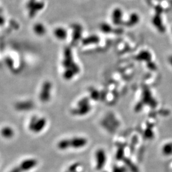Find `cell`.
Wrapping results in <instances>:
<instances>
[{
  "label": "cell",
  "mask_w": 172,
  "mask_h": 172,
  "mask_svg": "<svg viewBox=\"0 0 172 172\" xmlns=\"http://www.w3.org/2000/svg\"><path fill=\"white\" fill-rule=\"evenodd\" d=\"M52 87V83L50 81H45L43 83L40 93L39 94V98L40 101L42 102H47L50 100Z\"/></svg>",
  "instance_id": "6da1fadb"
},
{
  "label": "cell",
  "mask_w": 172,
  "mask_h": 172,
  "mask_svg": "<svg viewBox=\"0 0 172 172\" xmlns=\"http://www.w3.org/2000/svg\"><path fill=\"white\" fill-rule=\"evenodd\" d=\"M91 109V106L90 104H88L82 107H77L76 109L72 111V112L76 115L84 116L90 112Z\"/></svg>",
  "instance_id": "52a82bcc"
},
{
  "label": "cell",
  "mask_w": 172,
  "mask_h": 172,
  "mask_svg": "<svg viewBox=\"0 0 172 172\" xmlns=\"http://www.w3.org/2000/svg\"><path fill=\"white\" fill-rule=\"evenodd\" d=\"M47 124V120L45 117H38L34 126L32 132L38 134L42 131Z\"/></svg>",
  "instance_id": "5b68a950"
},
{
  "label": "cell",
  "mask_w": 172,
  "mask_h": 172,
  "mask_svg": "<svg viewBox=\"0 0 172 172\" xmlns=\"http://www.w3.org/2000/svg\"><path fill=\"white\" fill-rule=\"evenodd\" d=\"M68 142H69V147L75 148V149H79L85 146H86L88 144V140L87 139L84 137H74L72 138L68 139Z\"/></svg>",
  "instance_id": "3957f363"
},
{
  "label": "cell",
  "mask_w": 172,
  "mask_h": 172,
  "mask_svg": "<svg viewBox=\"0 0 172 172\" xmlns=\"http://www.w3.org/2000/svg\"><path fill=\"white\" fill-rule=\"evenodd\" d=\"M54 35L58 40H64L67 37V32L64 27H58L54 31Z\"/></svg>",
  "instance_id": "8992f818"
},
{
  "label": "cell",
  "mask_w": 172,
  "mask_h": 172,
  "mask_svg": "<svg viewBox=\"0 0 172 172\" xmlns=\"http://www.w3.org/2000/svg\"><path fill=\"white\" fill-rule=\"evenodd\" d=\"M76 75L75 72L70 68H66L64 71L63 77L66 80H70L73 78V77Z\"/></svg>",
  "instance_id": "30bf717a"
},
{
  "label": "cell",
  "mask_w": 172,
  "mask_h": 172,
  "mask_svg": "<svg viewBox=\"0 0 172 172\" xmlns=\"http://www.w3.org/2000/svg\"><path fill=\"white\" fill-rule=\"evenodd\" d=\"M33 30L35 34H36L38 36H43L46 32V27L41 23L36 24L33 27Z\"/></svg>",
  "instance_id": "ba28073f"
},
{
  "label": "cell",
  "mask_w": 172,
  "mask_h": 172,
  "mask_svg": "<svg viewBox=\"0 0 172 172\" xmlns=\"http://www.w3.org/2000/svg\"><path fill=\"white\" fill-rule=\"evenodd\" d=\"M37 164V161L34 159H27L23 161L19 167L15 168L11 172H23L33 168Z\"/></svg>",
  "instance_id": "7a4b0ae2"
},
{
  "label": "cell",
  "mask_w": 172,
  "mask_h": 172,
  "mask_svg": "<svg viewBox=\"0 0 172 172\" xmlns=\"http://www.w3.org/2000/svg\"><path fill=\"white\" fill-rule=\"evenodd\" d=\"M90 97L94 100H97L98 98L100 97V94L97 90H93L91 91L90 94Z\"/></svg>",
  "instance_id": "5bb4252c"
},
{
  "label": "cell",
  "mask_w": 172,
  "mask_h": 172,
  "mask_svg": "<svg viewBox=\"0 0 172 172\" xmlns=\"http://www.w3.org/2000/svg\"><path fill=\"white\" fill-rule=\"evenodd\" d=\"M95 37H90V38H87L86 39H84L83 41V44L84 45H88V44H96L99 42V39L98 37L95 38V39H94L95 38Z\"/></svg>",
  "instance_id": "4fadbf2b"
},
{
  "label": "cell",
  "mask_w": 172,
  "mask_h": 172,
  "mask_svg": "<svg viewBox=\"0 0 172 172\" xmlns=\"http://www.w3.org/2000/svg\"><path fill=\"white\" fill-rule=\"evenodd\" d=\"M38 118V117L37 116H33L31 117L29 123V129L30 130V131H32L34 126H35Z\"/></svg>",
  "instance_id": "7c38bea8"
},
{
  "label": "cell",
  "mask_w": 172,
  "mask_h": 172,
  "mask_svg": "<svg viewBox=\"0 0 172 172\" xmlns=\"http://www.w3.org/2000/svg\"><path fill=\"white\" fill-rule=\"evenodd\" d=\"M1 134L2 136L5 138H11L14 135V131L11 127L9 126H6L2 128L1 130Z\"/></svg>",
  "instance_id": "9c48e42d"
},
{
  "label": "cell",
  "mask_w": 172,
  "mask_h": 172,
  "mask_svg": "<svg viewBox=\"0 0 172 172\" xmlns=\"http://www.w3.org/2000/svg\"><path fill=\"white\" fill-rule=\"evenodd\" d=\"M97 159V168L101 169L105 164L106 155L105 151L103 149H99L96 153Z\"/></svg>",
  "instance_id": "277c9868"
},
{
  "label": "cell",
  "mask_w": 172,
  "mask_h": 172,
  "mask_svg": "<svg viewBox=\"0 0 172 172\" xmlns=\"http://www.w3.org/2000/svg\"><path fill=\"white\" fill-rule=\"evenodd\" d=\"M89 101H90V98L88 97L82 98L78 101L77 104V107H82L85 105H88L89 104Z\"/></svg>",
  "instance_id": "8fae6325"
}]
</instances>
